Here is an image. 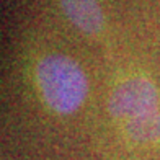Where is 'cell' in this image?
I'll use <instances>...</instances> for the list:
<instances>
[{"label":"cell","instance_id":"6da1fadb","mask_svg":"<svg viewBox=\"0 0 160 160\" xmlns=\"http://www.w3.org/2000/svg\"><path fill=\"white\" fill-rule=\"evenodd\" d=\"M108 106L126 141L144 147L160 144V95L147 75L119 78L111 88Z\"/></svg>","mask_w":160,"mask_h":160},{"label":"cell","instance_id":"7a4b0ae2","mask_svg":"<svg viewBox=\"0 0 160 160\" xmlns=\"http://www.w3.org/2000/svg\"><path fill=\"white\" fill-rule=\"evenodd\" d=\"M34 83L41 101L54 114L75 113L88 95L85 72L69 56L48 54L34 67Z\"/></svg>","mask_w":160,"mask_h":160},{"label":"cell","instance_id":"3957f363","mask_svg":"<svg viewBox=\"0 0 160 160\" xmlns=\"http://www.w3.org/2000/svg\"><path fill=\"white\" fill-rule=\"evenodd\" d=\"M65 17L75 28L88 36H100L105 28V17L100 0H61Z\"/></svg>","mask_w":160,"mask_h":160}]
</instances>
